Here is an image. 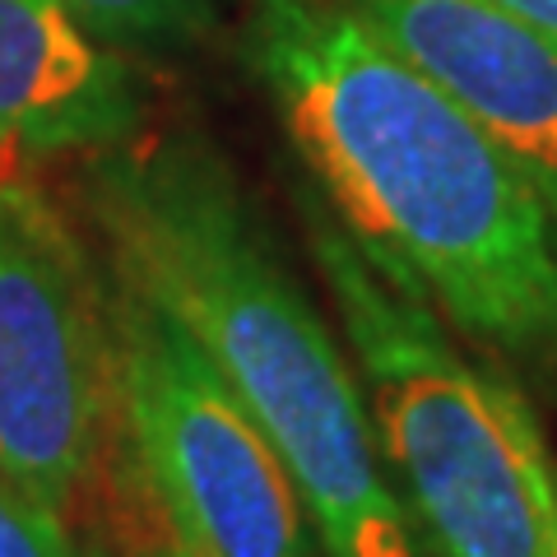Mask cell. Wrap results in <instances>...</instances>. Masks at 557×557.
Instances as JSON below:
<instances>
[{
	"instance_id": "12",
	"label": "cell",
	"mask_w": 557,
	"mask_h": 557,
	"mask_svg": "<svg viewBox=\"0 0 557 557\" xmlns=\"http://www.w3.org/2000/svg\"><path fill=\"white\" fill-rule=\"evenodd\" d=\"M544 557H557V487L548 497V548H544Z\"/></svg>"
},
{
	"instance_id": "2",
	"label": "cell",
	"mask_w": 557,
	"mask_h": 557,
	"mask_svg": "<svg viewBox=\"0 0 557 557\" xmlns=\"http://www.w3.org/2000/svg\"><path fill=\"white\" fill-rule=\"evenodd\" d=\"M89 209L112 274L149 293L247 405L298 483L325 557H423L381 465L348 348L288 274L247 190L200 135L98 153Z\"/></svg>"
},
{
	"instance_id": "8",
	"label": "cell",
	"mask_w": 557,
	"mask_h": 557,
	"mask_svg": "<svg viewBox=\"0 0 557 557\" xmlns=\"http://www.w3.org/2000/svg\"><path fill=\"white\" fill-rule=\"evenodd\" d=\"M57 5L116 51L186 47L219 20V0H57Z\"/></svg>"
},
{
	"instance_id": "6",
	"label": "cell",
	"mask_w": 557,
	"mask_h": 557,
	"mask_svg": "<svg viewBox=\"0 0 557 557\" xmlns=\"http://www.w3.org/2000/svg\"><path fill=\"white\" fill-rule=\"evenodd\" d=\"M465 108L557 214V47L493 0H335Z\"/></svg>"
},
{
	"instance_id": "9",
	"label": "cell",
	"mask_w": 557,
	"mask_h": 557,
	"mask_svg": "<svg viewBox=\"0 0 557 557\" xmlns=\"http://www.w3.org/2000/svg\"><path fill=\"white\" fill-rule=\"evenodd\" d=\"M0 557H79L57 511L0 483Z\"/></svg>"
},
{
	"instance_id": "1",
	"label": "cell",
	"mask_w": 557,
	"mask_h": 557,
	"mask_svg": "<svg viewBox=\"0 0 557 557\" xmlns=\"http://www.w3.org/2000/svg\"><path fill=\"white\" fill-rule=\"evenodd\" d=\"M247 61L330 214L469 339L557 368V214L335 0H256Z\"/></svg>"
},
{
	"instance_id": "11",
	"label": "cell",
	"mask_w": 557,
	"mask_h": 557,
	"mask_svg": "<svg viewBox=\"0 0 557 557\" xmlns=\"http://www.w3.org/2000/svg\"><path fill=\"white\" fill-rule=\"evenodd\" d=\"M135 557H200V553L190 548V544H182V539L163 525L159 534H149V539H145V548H139Z\"/></svg>"
},
{
	"instance_id": "5",
	"label": "cell",
	"mask_w": 557,
	"mask_h": 557,
	"mask_svg": "<svg viewBox=\"0 0 557 557\" xmlns=\"http://www.w3.org/2000/svg\"><path fill=\"white\" fill-rule=\"evenodd\" d=\"M112 409L102 278L38 186L0 172V483L61 520Z\"/></svg>"
},
{
	"instance_id": "4",
	"label": "cell",
	"mask_w": 557,
	"mask_h": 557,
	"mask_svg": "<svg viewBox=\"0 0 557 557\" xmlns=\"http://www.w3.org/2000/svg\"><path fill=\"white\" fill-rule=\"evenodd\" d=\"M112 409L159 520L200 557H325L278 450L168 311L102 278Z\"/></svg>"
},
{
	"instance_id": "7",
	"label": "cell",
	"mask_w": 557,
	"mask_h": 557,
	"mask_svg": "<svg viewBox=\"0 0 557 557\" xmlns=\"http://www.w3.org/2000/svg\"><path fill=\"white\" fill-rule=\"evenodd\" d=\"M145 116L135 65L57 0H0V159L108 153Z\"/></svg>"
},
{
	"instance_id": "3",
	"label": "cell",
	"mask_w": 557,
	"mask_h": 557,
	"mask_svg": "<svg viewBox=\"0 0 557 557\" xmlns=\"http://www.w3.org/2000/svg\"><path fill=\"white\" fill-rule=\"evenodd\" d=\"M302 233L372 413L381 465L432 557H544L557 469L507 381L450 344L442 311L302 190Z\"/></svg>"
},
{
	"instance_id": "10",
	"label": "cell",
	"mask_w": 557,
	"mask_h": 557,
	"mask_svg": "<svg viewBox=\"0 0 557 557\" xmlns=\"http://www.w3.org/2000/svg\"><path fill=\"white\" fill-rule=\"evenodd\" d=\"M507 14H516L520 24H530L539 38H548L557 47V0H493Z\"/></svg>"
}]
</instances>
